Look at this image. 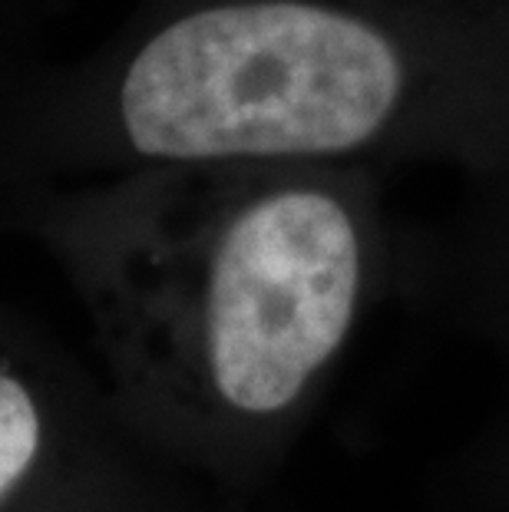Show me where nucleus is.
I'll list each match as a JSON object with an SVG mask.
<instances>
[{"label": "nucleus", "mask_w": 509, "mask_h": 512, "mask_svg": "<svg viewBox=\"0 0 509 512\" xmlns=\"http://www.w3.org/2000/svg\"><path fill=\"white\" fill-rule=\"evenodd\" d=\"M391 172L311 159L166 162L0 189V219L80 271L156 413L272 440L324 397L394 294Z\"/></svg>", "instance_id": "nucleus-2"}, {"label": "nucleus", "mask_w": 509, "mask_h": 512, "mask_svg": "<svg viewBox=\"0 0 509 512\" xmlns=\"http://www.w3.org/2000/svg\"><path fill=\"white\" fill-rule=\"evenodd\" d=\"M47 443V407L27 374L0 364V499L30 473Z\"/></svg>", "instance_id": "nucleus-4"}, {"label": "nucleus", "mask_w": 509, "mask_h": 512, "mask_svg": "<svg viewBox=\"0 0 509 512\" xmlns=\"http://www.w3.org/2000/svg\"><path fill=\"white\" fill-rule=\"evenodd\" d=\"M394 294L509 354V182L463 179L447 209L400 219Z\"/></svg>", "instance_id": "nucleus-3"}, {"label": "nucleus", "mask_w": 509, "mask_h": 512, "mask_svg": "<svg viewBox=\"0 0 509 512\" xmlns=\"http://www.w3.org/2000/svg\"><path fill=\"white\" fill-rule=\"evenodd\" d=\"M212 159L509 182V0H139L80 60L0 53V189Z\"/></svg>", "instance_id": "nucleus-1"}]
</instances>
